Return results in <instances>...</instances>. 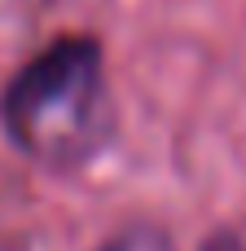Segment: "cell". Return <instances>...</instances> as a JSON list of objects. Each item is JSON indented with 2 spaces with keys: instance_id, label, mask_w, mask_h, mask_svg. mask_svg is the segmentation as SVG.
<instances>
[{
  "instance_id": "cell-1",
  "label": "cell",
  "mask_w": 246,
  "mask_h": 251,
  "mask_svg": "<svg viewBox=\"0 0 246 251\" xmlns=\"http://www.w3.org/2000/svg\"><path fill=\"white\" fill-rule=\"evenodd\" d=\"M0 132L44 172H84L114 141L106 44L88 31H66L35 49L0 88Z\"/></svg>"
},
{
  "instance_id": "cell-2",
  "label": "cell",
  "mask_w": 246,
  "mask_h": 251,
  "mask_svg": "<svg viewBox=\"0 0 246 251\" xmlns=\"http://www.w3.org/2000/svg\"><path fill=\"white\" fill-rule=\"evenodd\" d=\"M97 251H176V238L154 221H132V225L114 229Z\"/></svg>"
}]
</instances>
